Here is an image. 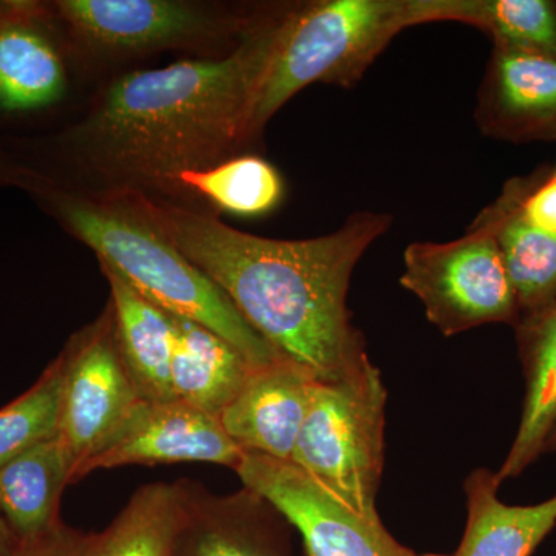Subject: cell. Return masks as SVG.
Here are the masks:
<instances>
[{
	"mask_svg": "<svg viewBox=\"0 0 556 556\" xmlns=\"http://www.w3.org/2000/svg\"><path fill=\"white\" fill-rule=\"evenodd\" d=\"M179 517L172 556H294L291 525L254 490L215 495L179 479Z\"/></svg>",
	"mask_w": 556,
	"mask_h": 556,
	"instance_id": "obj_11",
	"label": "cell"
},
{
	"mask_svg": "<svg viewBox=\"0 0 556 556\" xmlns=\"http://www.w3.org/2000/svg\"><path fill=\"white\" fill-rule=\"evenodd\" d=\"M134 195L156 228L281 356L320 382L353 379L371 367L364 334L348 308V291L365 252L393 225L390 214L361 211L327 236L276 240Z\"/></svg>",
	"mask_w": 556,
	"mask_h": 556,
	"instance_id": "obj_1",
	"label": "cell"
},
{
	"mask_svg": "<svg viewBox=\"0 0 556 556\" xmlns=\"http://www.w3.org/2000/svg\"><path fill=\"white\" fill-rule=\"evenodd\" d=\"M243 456L218 417L178 399L142 401L109 444L84 464L76 482L98 470L156 464L206 463L236 471Z\"/></svg>",
	"mask_w": 556,
	"mask_h": 556,
	"instance_id": "obj_10",
	"label": "cell"
},
{
	"mask_svg": "<svg viewBox=\"0 0 556 556\" xmlns=\"http://www.w3.org/2000/svg\"><path fill=\"white\" fill-rule=\"evenodd\" d=\"M89 541L90 533L61 521L43 535L21 543L16 556H86Z\"/></svg>",
	"mask_w": 556,
	"mask_h": 556,
	"instance_id": "obj_25",
	"label": "cell"
},
{
	"mask_svg": "<svg viewBox=\"0 0 556 556\" xmlns=\"http://www.w3.org/2000/svg\"><path fill=\"white\" fill-rule=\"evenodd\" d=\"M551 172H552V177H554L556 179V166Z\"/></svg>",
	"mask_w": 556,
	"mask_h": 556,
	"instance_id": "obj_30",
	"label": "cell"
},
{
	"mask_svg": "<svg viewBox=\"0 0 556 556\" xmlns=\"http://www.w3.org/2000/svg\"><path fill=\"white\" fill-rule=\"evenodd\" d=\"M515 334L526 396L517 437L495 473L500 484L525 473L543 455L556 424V300L540 316L518 325Z\"/></svg>",
	"mask_w": 556,
	"mask_h": 556,
	"instance_id": "obj_16",
	"label": "cell"
},
{
	"mask_svg": "<svg viewBox=\"0 0 556 556\" xmlns=\"http://www.w3.org/2000/svg\"><path fill=\"white\" fill-rule=\"evenodd\" d=\"M177 482L139 486L100 533H90L86 556H172L177 536Z\"/></svg>",
	"mask_w": 556,
	"mask_h": 556,
	"instance_id": "obj_22",
	"label": "cell"
},
{
	"mask_svg": "<svg viewBox=\"0 0 556 556\" xmlns=\"http://www.w3.org/2000/svg\"><path fill=\"white\" fill-rule=\"evenodd\" d=\"M72 477L73 463L60 437L0 466V511L21 543L62 521V493Z\"/></svg>",
	"mask_w": 556,
	"mask_h": 556,
	"instance_id": "obj_20",
	"label": "cell"
},
{
	"mask_svg": "<svg viewBox=\"0 0 556 556\" xmlns=\"http://www.w3.org/2000/svg\"><path fill=\"white\" fill-rule=\"evenodd\" d=\"M496 475L477 468L466 479L467 525L452 556H532L556 526V495L533 506L497 496Z\"/></svg>",
	"mask_w": 556,
	"mask_h": 556,
	"instance_id": "obj_17",
	"label": "cell"
},
{
	"mask_svg": "<svg viewBox=\"0 0 556 556\" xmlns=\"http://www.w3.org/2000/svg\"><path fill=\"white\" fill-rule=\"evenodd\" d=\"M535 177L508 179L497 199L482 208L517 295L518 325L540 316L556 300V237L533 228L521 211Z\"/></svg>",
	"mask_w": 556,
	"mask_h": 556,
	"instance_id": "obj_15",
	"label": "cell"
},
{
	"mask_svg": "<svg viewBox=\"0 0 556 556\" xmlns=\"http://www.w3.org/2000/svg\"><path fill=\"white\" fill-rule=\"evenodd\" d=\"M110 287L109 306L116 339L139 396L148 402L175 401L170 364L172 316L130 287L115 270L101 266Z\"/></svg>",
	"mask_w": 556,
	"mask_h": 556,
	"instance_id": "obj_18",
	"label": "cell"
},
{
	"mask_svg": "<svg viewBox=\"0 0 556 556\" xmlns=\"http://www.w3.org/2000/svg\"><path fill=\"white\" fill-rule=\"evenodd\" d=\"M316 382L289 358L254 368L219 422L244 453L291 463Z\"/></svg>",
	"mask_w": 556,
	"mask_h": 556,
	"instance_id": "obj_14",
	"label": "cell"
},
{
	"mask_svg": "<svg viewBox=\"0 0 556 556\" xmlns=\"http://www.w3.org/2000/svg\"><path fill=\"white\" fill-rule=\"evenodd\" d=\"M552 169L536 172L535 181L522 200V215L533 228L556 237V179Z\"/></svg>",
	"mask_w": 556,
	"mask_h": 556,
	"instance_id": "obj_26",
	"label": "cell"
},
{
	"mask_svg": "<svg viewBox=\"0 0 556 556\" xmlns=\"http://www.w3.org/2000/svg\"><path fill=\"white\" fill-rule=\"evenodd\" d=\"M477 98L475 119L485 137L556 142V58L493 46Z\"/></svg>",
	"mask_w": 556,
	"mask_h": 556,
	"instance_id": "obj_12",
	"label": "cell"
},
{
	"mask_svg": "<svg viewBox=\"0 0 556 556\" xmlns=\"http://www.w3.org/2000/svg\"><path fill=\"white\" fill-rule=\"evenodd\" d=\"M60 356L64 383L58 437L73 463V484L84 464L109 444L142 399L121 354L109 305L68 340Z\"/></svg>",
	"mask_w": 556,
	"mask_h": 556,
	"instance_id": "obj_7",
	"label": "cell"
},
{
	"mask_svg": "<svg viewBox=\"0 0 556 556\" xmlns=\"http://www.w3.org/2000/svg\"><path fill=\"white\" fill-rule=\"evenodd\" d=\"M50 9L73 38L102 54L195 46L249 25L182 0H58Z\"/></svg>",
	"mask_w": 556,
	"mask_h": 556,
	"instance_id": "obj_9",
	"label": "cell"
},
{
	"mask_svg": "<svg viewBox=\"0 0 556 556\" xmlns=\"http://www.w3.org/2000/svg\"><path fill=\"white\" fill-rule=\"evenodd\" d=\"M401 285L447 338L490 324L517 328V295L484 211L459 239L408 244Z\"/></svg>",
	"mask_w": 556,
	"mask_h": 556,
	"instance_id": "obj_6",
	"label": "cell"
},
{
	"mask_svg": "<svg viewBox=\"0 0 556 556\" xmlns=\"http://www.w3.org/2000/svg\"><path fill=\"white\" fill-rule=\"evenodd\" d=\"M39 178V174L13 163L5 153L0 152V186H17L30 192Z\"/></svg>",
	"mask_w": 556,
	"mask_h": 556,
	"instance_id": "obj_27",
	"label": "cell"
},
{
	"mask_svg": "<svg viewBox=\"0 0 556 556\" xmlns=\"http://www.w3.org/2000/svg\"><path fill=\"white\" fill-rule=\"evenodd\" d=\"M236 473L298 530L309 556H452L402 546L380 517L351 510L292 463L244 453Z\"/></svg>",
	"mask_w": 556,
	"mask_h": 556,
	"instance_id": "obj_8",
	"label": "cell"
},
{
	"mask_svg": "<svg viewBox=\"0 0 556 556\" xmlns=\"http://www.w3.org/2000/svg\"><path fill=\"white\" fill-rule=\"evenodd\" d=\"M426 22L478 28L493 46L556 58V0H424Z\"/></svg>",
	"mask_w": 556,
	"mask_h": 556,
	"instance_id": "obj_21",
	"label": "cell"
},
{
	"mask_svg": "<svg viewBox=\"0 0 556 556\" xmlns=\"http://www.w3.org/2000/svg\"><path fill=\"white\" fill-rule=\"evenodd\" d=\"M175 192H193L218 211L239 217H260L280 204L285 185L268 161L241 155L211 169L179 174L175 179Z\"/></svg>",
	"mask_w": 556,
	"mask_h": 556,
	"instance_id": "obj_23",
	"label": "cell"
},
{
	"mask_svg": "<svg viewBox=\"0 0 556 556\" xmlns=\"http://www.w3.org/2000/svg\"><path fill=\"white\" fill-rule=\"evenodd\" d=\"M20 547V538L14 535L9 522L0 511V556H16Z\"/></svg>",
	"mask_w": 556,
	"mask_h": 556,
	"instance_id": "obj_28",
	"label": "cell"
},
{
	"mask_svg": "<svg viewBox=\"0 0 556 556\" xmlns=\"http://www.w3.org/2000/svg\"><path fill=\"white\" fill-rule=\"evenodd\" d=\"M556 452V424L554 428H552L551 434H548L546 444H544L543 455L544 453H555Z\"/></svg>",
	"mask_w": 556,
	"mask_h": 556,
	"instance_id": "obj_29",
	"label": "cell"
},
{
	"mask_svg": "<svg viewBox=\"0 0 556 556\" xmlns=\"http://www.w3.org/2000/svg\"><path fill=\"white\" fill-rule=\"evenodd\" d=\"M172 321L170 376L175 397L219 417L254 367L217 332L185 317L172 316Z\"/></svg>",
	"mask_w": 556,
	"mask_h": 556,
	"instance_id": "obj_19",
	"label": "cell"
},
{
	"mask_svg": "<svg viewBox=\"0 0 556 556\" xmlns=\"http://www.w3.org/2000/svg\"><path fill=\"white\" fill-rule=\"evenodd\" d=\"M31 193L97 254L101 266L115 270L166 313L217 332L254 368L287 358L249 327L228 295L156 228L134 193L83 195L46 178Z\"/></svg>",
	"mask_w": 556,
	"mask_h": 556,
	"instance_id": "obj_3",
	"label": "cell"
},
{
	"mask_svg": "<svg viewBox=\"0 0 556 556\" xmlns=\"http://www.w3.org/2000/svg\"><path fill=\"white\" fill-rule=\"evenodd\" d=\"M386 407V386L375 365L353 379L317 380L291 460L364 517H379Z\"/></svg>",
	"mask_w": 556,
	"mask_h": 556,
	"instance_id": "obj_5",
	"label": "cell"
},
{
	"mask_svg": "<svg viewBox=\"0 0 556 556\" xmlns=\"http://www.w3.org/2000/svg\"><path fill=\"white\" fill-rule=\"evenodd\" d=\"M64 362L58 356L30 390L0 409V466L60 433Z\"/></svg>",
	"mask_w": 556,
	"mask_h": 556,
	"instance_id": "obj_24",
	"label": "cell"
},
{
	"mask_svg": "<svg viewBox=\"0 0 556 556\" xmlns=\"http://www.w3.org/2000/svg\"><path fill=\"white\" fill-rule=\"evenodd\" d=\"M49 3L0 2V113L58 104L68 76Z\"/></svg>",
	"mask_w": 556,
	"mask_h": 556,
	"instance_id": "obj_13",
	"label": "cell"
},
{
	"mask_svg": "<svg viewBox=\"0 0 556 556\" xmlns=\"http://www.w3.org/2000/svg\"><path fill=\"white\" fill-rule=\"evenodd\" d=\"M426 24L424 0H314L289 7L260 89L251 141L313 84L351 89L399 33Z\"/></svg>",
	"mask_w": 556,
	"mask_h": 556,
	"instance_id": "obj_4",
	"label": "cell"
},
{
	"mask_svg": "<svg viewBox=\"0 0 556 556\" xmlns=\"http://www.w3.org/2000/svg\"><path fill=\"white\" fill-rule=\"evenodd\" d=\"M289 7L251 22L217 60L179 61L116 79L68 131L72 155L109 192H175L185 172L211 169L251 142L260 89Z\"/></svg>",
	"mask_w": 556,
	"mask_h": 556,
	"instance_id": "obj_2",
	"label": "cell"
}]
</instances>
